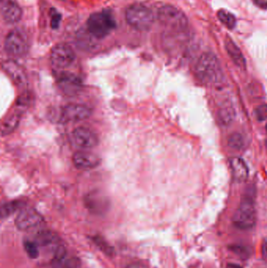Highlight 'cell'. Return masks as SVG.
Instances as JSON below:
<instances>
[{"label":"cell","mask_w":267,"mask_h":268,"mask_svg":"<svg viewBox=\"0 0 267 268\" xmlns=\"http://www.w3.org/2000/svg\"><path fill=\"white\" fill-rule=\"evenodd\" d=\"M198 79L206 84L215 85L223 80V69L218 58L212 53H204L196 65Z\"/></svg>","instance_id":"cell-1"},{"label":"cell","mask_w":267,"mask_h":268,"mask_svg":"<svg viewBox=\"0 0 267 268\" xmlns=\"http://www.w3.org/2000/svg\"><path fill=\"white\" fill-rule=\"evenodd\" d=\"M34 241L39 246L40 253L41 251H44L49 256L52 263L66 257L65 246L61 238L55 232L40 230L36 234Z\"/></svg>","instance_id":"cell-2"},{"label":"cell","mask_w":267,"mask_h":268,"mask_svg":"<svg viewBox=\"0 0 267 268\" xmlns=\"http://www.w3.org/2000/svg\"><path fill=\"white\" fill-rule=\"evenodd\" d=\"M256 219L257 216L254 194L247 193L241 201L240 205L233 216V225L238 229L248 231L255 227Z\"/></svg>","instance_id":"cell-3"},{"label":"cell","mask_w":267,"mask_h":268,"mask_svg":"<svg viewBox=\"0 0 267 268\" xmlns=\"http://www.w3.org/2000/svg\"><path fill=\"white\" fill-rule=\"evenodd\" d=\"M125 20L136 30L147 32L154 24V15L149 7L141 4H134L127 9Z\"/></svg>","instance_id":"cell-4"},{"label":"cell","mask_w":267,"mask_h":268,"mask_svg":"<svg viewBox=\"0 0 267 268\" xmlns=\"http://www.w3.org/2000/svg\"><path fill=\"white\" fill-rule=\"evenodd\" d=\"M87 26L92 36L97 39H103L116 28V22L112 13L102 11L90 15L87 20Z\"/></svg>","instance_id":"cell-5"},{"label":"cell","mask_w":267,"mask_h":268,"mask_svg":"<svg viewBox=\"0 0 267 268\" xmlns=\"http://www.w3.org/2000/svg\"><path fill=\"white\" fill-rule=\"evenodd\" d=\"M157 18L163 26L172 30L183 31L188 27L186 16L173 6H163L159 9Z\"/></svg>","instance_id":"cell-6"},{"label":"cell","mask_w":267,"mask_h":268,"mask_svg":"<svg viewBox=\"0 0 267 268\" xmlns=\"http://www.w3.org/2000/svg\"><path fill=\"white\" fill-rule=\"evenodd\" d=\"M29 39L24 31L14 29L7 35L4 42V48L9 55L22 57L29 50Z\"/></svg>","instance_id":"cell-7"},{"label":"cell","mask_w":267,"mask_h":268,"mask_svg":"<svg viewBox=\"0 0 267 268\" xmlns=\"http://www.w3.org/2000/svg\"><path fill=\"white\" fill-rule=\"evenodd\" d=\"M44 224L42 215L33 208L20 209L15 219L16 227L20 231H33L39 229Z\"/></svg>","instance_id":"cell-8"},{"label":"cell","mask_w":267,"mask_h":268,"mask_svg":"<svg viewBox=\"0 0 267 268\" xmlns=\"http://www.w3.org/2000/svg\"><path fill=\"white\" fill-rule=\"evenodd\" d=\"M76 58L71 46L65 43H60L52 48L50 54V61L55 68L63 69L68 68Z\"/></svg>","instance_id":"cell-9"},{"label":"cell","mask_w":267,"mask_h":268,"mask_svg":"<svg viewBox=\"0 0 267 268\" xmlns=\"http://www.w3.org/2000/svg\"><path fill=\"white\" fill-rule=\"evenodd\" d=\"M92 110L87 105L69 104L63 107L60 114L61 123H76L90 118Z\"/></svg>","instance_id":"cell-10"},{"label":"cell","mask_w":267,"mask_h":268,"mask_svg":"<svg viewBox=\"0 0 267 268\" xmlns=\"http://www.w3.org/2000/svg\"><path fill=\"white\" fill-rule=\"evenodd\" d=\"M72 140L82 149H90L97 146L99 138L97 134L87 127H78L73 131Z\"/></svg>","instance_id":"cell-11"},{"label":"cell","mask_w":267,"mask_h":268,"mask_svg":"<svg viewBox=\"0 0 267 268\" xmlns=\"http://www.w3.org/2000/svg\"><path fill=\"white\" fill-rule=\"evenodd\" d=\"M4 71L11 78L14 84L19 88H25L28 86V77L24 68L14 61H7L3 65Z\"/></svg>","instance_id":"cell-12"},{"label":"cell","mask_w":267,"mask_h":268,"mask_svg":"<svg viewBox=\"0 0 267 268\" xmlns=\"http://www.w3.org/2000/svg\"><path fill=\"white\" fill-rule=\"evenodd\" d=\"M58 83L63 92L67 94H74L79 91L83 86L81 79L71 73L63 72L58 77Z\"/></svg>","instance_id":"cell-13"},{"label":"cell","mask_w":267,"mask_h":268,"mask_svg":"<svg viewBox=\"0 0 267 268\" xmlns=\"http://www.w3.org/2000/svg\"><path fill=\"white\" fill-rule=\"evenodd\" d=\"M72 161L74 166L82 170L94 169L100 162L97 155L87 152H76L73 155Z\"/></svg>","instance_id":"cell-14"},{"label":"cell","mask_w":267,"mask_h":268,"mask_svg":"<svg viewBox=\"0 0 267 268\" xmlns=\"http://www.w3.org/2000/svg\"><path fill=\"white\" fill-rule=\"evenodd\" d=\"M1 12L4 21L7 24H15L20 21L22 17V10L12 0H6L1 7Z\"/></svg>","instance_id":"cell-15"},{"label":"cell","mask_w":267,"mask_h":268,"mask_svg":"<svg viewBox=\"0 0 267 268\" xmlns=\"http://www.w3.org/2000/svg\"><path fill=\"white\" fill-rule=\"evenodd\" d=\"M224 45H225L226 51L233 62L239 68L245 69L246 61L237 44L233 42V39L230 36H227L224 40Z\"/></svg>","instance_id":"cell-16"},{"label":"cell","mask_w":267,"mask_h":268,"mask_svg":"<svg viewBox=\"0 0 267 268\" xmlns=\"http://www.w3.org/2000/svg\"><path fill=\"white\" fill-rule=\"evenodd\" d=\"M85 203L87 209L95 214L100 215L106 213L109 208V203L106 199L96 193L89 194L85 201Z\"/></svg>","instance_id":"cell-17"},{"label":"cell","mask_w":267,"mask_h":268,"mask_svg":"<svg viewBox=\"0 0 267 268\" xmlns=\"http://www.w3.org/2000/svg\"><path fill=\"white\" fill-rule=\"evenodd\" d=\"M230 164L233 178L237 182H245L249 177V168L245 161L241 158L234 157L231 159Z\"/></svg>","instance_id":"cell-18"},{"label":"cell","mask_w":267,"mask_h":268,"mask_svg":"<svg viewBox=\"0 0 267 268\" xmlns=\"http://www.w3.org/2000/svg\"><path fill=\"white\" fill-rule=\"evenodd\" d=\"M235 118V111L231 104H224L218 111V119L223 126L232 124Z\"/></svg>","instance_id":"cell-19"},{"label":"cell","mask_w":267,"mask_h":268,"mask_svg":"<svg viewBox=\"0 0 267 268\" xmlns=\"http://www.w3.org/2000/svg\"><path fill=\"white\" fill-rule=\"evenodd\" d=\"M21 114L22 113H20L17 111V112H14V114L10 115L8 118H6L5 121L3 123L2 130H1L3 136L9 135V134L14 131V130L19 125Z\"/></svg>","instance_id":"cell-20"},{"label":"cell","mask_w":267,"mask_h":268,"mask_svg":"<svg viewBox=\"0 0 267 268\" xmlns=\"http://www.w3.org/2000/svg\"><path fill=\"white\" fill-rule=\"evenodd\" d=\"M217 17H218L219 20L223 23L227 29H233L236 26V17L231 13L229 12L226 10H219L217 13Z\"/></svg>","instance_id":"cell-21"},{"label":"cell","mask_w":267,"mask_h":268,"mask_svg":"<svg viewBox=\"0 0 267 268\" xmlns=\"http://www.w3.org/2000/svg\"><path fill=\"white\" fill-rule=\"evenodd\" d=\"M24 247L26 253L30 258H39V256H40V250H39V246L34 241V239H26L24 242Z\"/></svg>","instance_id":"cell-22"},{"label":"cell","mask_w":267,"mask_h":268,"mask_svg":"<svg viewBox=\"0 0 267 268\" xmlns=\"http://www.w3.org/2000/svg\"><path fill=\"white\" fill-rule=\"evenodd\" d=\"M21 206H22V203L20 202H10V203H6L1 208L2 218L7 217V216L12 214L17 209L21 208Z\"/></svg>","instance_id":"cell-23"},{"label":"cell","mask_w":267,"mask_h":268,"mask_svg":"<svg viewBox=\"0 0 267 268\" xmlns=\"http://www.w3.org/2000/svg\"><path fill=\"white\" fill-rule=\"evenodd\" d=\"M245 140L242 134L238 133H232L228 138V145L234 150H241L244 147Z\"/></svg>","instance_id":"cell-24"},{"label":"cell","mask_w":267,"mask_h":268,"mask_svg":"<svg viewBox=\"0 0 267 268\" xmlns=\"http://www.w3.org/2000/svg\"><path fill=\"white\" fill-rule=\"evenodd\" d=\"M93 241L96 243V245H97V247H98L102 251L104 252V253L108 255L112 254L113 250H112V247H111L110 246L106 243V241L103 240L101 237H93Z\"/></svg>","instance_id":"cell-25"},{"label":"cell","mask_w":267,"mask_h":268,"mask_svg":"<svg viewBox=\"0 0 267 268\" xmlns=\"http://www.w3.org/2000/svg\"><path fill=\"white\" fill-rule=\"evenodd\" d=\"M255 118L259 121H265L267 119V105H262L258 106L254 111Z\"/></svg>","instance_id":"cell-26"},{"label":"cell","mask_w":267,"mask_h":268,"mask_svg":"<svg viewBox=\"0 0 267 268\" xmlns=\"http://www.w3.org/2000/svg\"><path fill=\"white\" fill-rule=\"evenodd\" d=\"M230 250L235 254L238 255L242 258H247L249 256V249L242 246H233L230 247Z\"/></svg>","instance_id":"cell-27"},{"label":"cell","mask_w":267,"mask_h":268,"mask_svg":"<svg viewBox=\"0 0 267 268\" xmlns=\"http://www.w3.org/2000/svg\"><path fill=\"white\" fill-rule=\"evenodd\" d=\"M61 20V15L58 12H55L51 16V26L52 29H58Z\"/></svg>","instance_id":"cell-28"},{"label":"cell","mask_w":267,"mask_h":268,"mask_svg":"<svg viewBox=\"0 0 267 268\" xmlns=\"http://www.w3.org/2000/svg\"><path fill=\"white\" fill-rule=\"evenodd\" d=\"M252 1L255 6H257L259 8L262 9V10H266L267 0H252Z\"/></svg>","instance_id":"cell-29"},{"label":"cell","mask_w":267,"mask_h":268,"mask_svg":"<svg viewBox=\"0 0 267 268\" xmlns=\"http://www.w3.org/2000/svg\"><path fill=\"white\" fill-rule=\"evenodd\" d=\"M261 254L262 258L267 260V238L262 241V247H261Z\"/></svg>","instance_id":"cell-30"},{"label":"cell","mask_w":267,"mask_h":268,"mask_svg":"<svg viewBox=\"0 0 267 268\" xmlns=\"http://www.w3.org/2000/svg\"><path fill=\"white\" fill-rule=\"evenodd\" d=\"M126 268H148L146 265L141 263H132L127 266Z\"/></svg>","instance_id":"cell-31"},{"label":"cell","mask_w":267,"mask_h":268,"mask_svg":"<svg viewBox=\"0 0 267 268\" xmlns=\"http://www.w3.org/2000/svg\"><path fill=\"white\" fill-rule=\"evenodd\" d=\"M226 268H243L241 265L237 264V263H229L227 265V267Z\"/></svg>","instance_id":"cell-32"},{"label":"cell","mask_w":267,"mask_h":268,"mask_svg":"<svg viewBox=\"0 0 267 268\" xmlns=\"http://www.w3.org/2000/svg\"><path fill=\"white\" fill-rule=\"evenodd\" d=\"M265 146H266V149H267V141L265 142Z\"/></svg>","instance_id":"cell-33"},{"label":"cell","mask_w":267,"mask_h":268,"mask_svg":"<svg viewBox=\"0 0 267 268\" xmlns=\"http://www.w3.org/2000/svg\"><path fill=\"white\" fill-rule=\"evenodd\" d=\"M265 130H266V131H267V124H266V126H265Z\"/></svg>","instance_id":"cell-34"}]
</instances>
